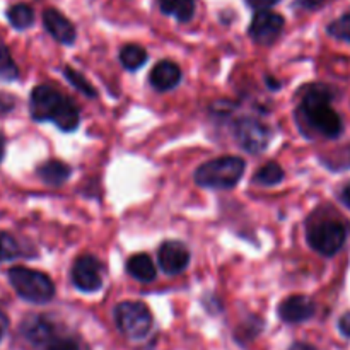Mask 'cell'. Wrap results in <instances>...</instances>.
Here are the masks:
<instances>
[{"label": "cell", "mask_w": 350, "mask_h": 350, "mask_svg": "<svg viewBox=\"0 0 350 350\" xmlns=\"http://www.w3.org/2000/svg\"><path fill=\"white\" fill-rule=\"evenodd\" d=\"M72 282L82 293H96L103 287V263L96 256L84 255L72 267Z\"/></svg>", "instance_id": "cell-8"}, {"label": "cell", "mask_w": 350, "mask_h": 350, "mask_svg": "<svg viewBox=\"0 0 350 350\" xmlns=\"http://www.w3.org/2000/svg\"><path fill=\"white\" fill-rule=\"evenodd\" d=\"M65 75H67V79L70 81V84L74 85L75 89H79V92L89 96V98H96V89L92 88L88 81H85L84 75H81L79 72H75L74 68H70V67L65 68Z\"/></svg>", "instance_id": "cell-24"}, {"label": "cell", "mask_w": 350, "mask_h": 350, "mask_svg": "<svg viewBox=\"0 0 350 350\" xmlns=\"http://www.w3.org/2000/svg\"><path fill=\"white\" fill-rule=\"evenodd\" d=\"M245 170V159L238 156H222L202 164L195 171V183L204 188L228 190L239 183Z\"/></svg>", "instance_id": "cell-3"}, {"label": "cell", "mask_w": 350, "mask_h": 350, "mask_svg": "<svg viewBox=\"0 0 350 350\" xmlns=\"http://www.w3.org/2000/svg\"><path fill=\"white\" fill-rule=\"evenodd\" d=\"M338 328H340L342 335H345V337H350V311H349V313H345L344 317L340 318V321H338Z\"/></svg>", "instance_id": "cell-26"}, {"label": "cell", "mask_w": 350, "mask_h": 350, "mask_svg": "<svg viewBox=\"0 0 350 350\" xmlns=\"http://www.w3.org/2000/svg\"><path fill=\"white\" fill-rule=\"evenodd\" d=\"M313 301L306 296H291L279 304V317L286 323H303L314 317Z\"/></svg>", "instance_id": "cell-11"}, {"label": "cell", "mask_w": 350, "mask_h": 350, "mask_svg": "<svg viewBox=\"0 0 350 350\" xmlns=\"http://www.w3.org/2000/svg\"><path fill=\"white\" fill-rule=\"evenodd\" d=\"M12 105H14L12 98H9V96H0V113L12 109Z\"/></svg>", "instance_id": "cell-28"}, {"label": "cell", "mask_w": 350, "mask_h": 350, "mask_svg": "<svg viewBox=\"0 0 350 350\" xmlns=\"http://www.w3.org/2000/svg\"><path fill=\"white\" fill-rule=\"evenodd\" d=\"M284 29V17L272 10H258L250 24V36L258 44H272Z\"/></svg>", "instance_id": "cell-9"}, {"label": "cell", "mask_w": 350, "mask_h": 350, "mask_svg": "<svg viewBox=\"0 0 350 350\" xmlns=\"http://www.w3.org/2000/svg\"><path fill=\"white\" fill-rule=\"evenodd\" d=\"M289 350H317V349L310 344H304V342H297V344H294Z\"/></svg>", "instance_id": "cell-30"}, {"label": "cell", "mask_w": 350, "mask_h": 350, "mask_svg": "<svg viewBox=\"0 0 350 350\" xmlns=\"http://www.w3.org/2000/svg\"><path fill=\"white\" fill-rule=\"evenodd\" d=\"M340 198H342V202H344V204L347 205V207L350 208V183H347V185H345V187H344V190H342Z\"/></svg>", "instance_id": "cell-29"}, {"label": "cell", "mask_w": 350, "mask_h": 350, "mask_svg": "<svg viewBox=\"0 0 350 350\" xmlns=\"http://www.w3.org/2000/svg\"><path fill=\"white\" fill-rule=\"evenodd\" d=\"M150 85L156 91L166 92L176 88L181 81V68L171 60H161L154 65L149 75Z\"/></svg>", "instance_id": "cell-13"}, {"label": "cell", "mask_w": 350, "mask_h": 350, "mask_svg": "<svg viewBox=\"0 0 350 350\" xmlns=\"http://www.w3.org/2000/svg\"><path fill=\"white\" fill-rule=\"evenodd\" d=\"M17 75H19V68H17L12 55H10L9 48L0 41V79L2 81H14V79H17Z\"/></svg>", "instance_id": "cell-21"}, {"label": "cell", "mask_w": 350, "mask_h": 350, "mask_svg": "<svg viewBox=\"0 0 350 350\" xmlns=\"http://www.w3.org/2000/svg\"><path fill=\"white\" fill-rule=\"evenodd\" d=\"M115 321L118 330L133 340L147 337L152 328V314L149 308L139 301H123L115 308Z\"/></svg>", "instance_id": "cell-5"}, {"label": "cell", "mask_w": 350, "mask_h": 350, "mask_svg": "<svg viewBox=\"0 0 350 350\" xmlns=\"http://www.w3.org/2000/svg\"><path fill=\"white\" fill-rule=\"evenodd\" d=\"M41 350H89L88 345L81 338L68 337V335H58L57 330L50 335Z\"/></svg>", "instance_id": "cell-18"}, {"label": "cell", "mask_w": 350, "mask_h": 350, "mask_svg": "<svg viewBox=\"0 0 350 350\" xmlns=\"http://www.w3.org/2000/svg\"><path fill=\"white\" fill-rule=\"evenodd\" d=\"M332 92L325 85H313L304 94L301 111L306 116L311 129L327 139H337L344 130L340 115L332 108Z\"/></svg>", "instance_id": "cell-2"}, {"label": "cell", "mask_w": 350, "mask_h": 350, "mask_svg": "<svg viewBox=\"0 0 350 350\" xmlns=\"http://www.w3.org/2000/svg\"><path fill=\"white\" fill-rule=\"evenodd\" d=\"M126 272H129L130 277L139 280V282L147 284L156 279L157 270L149 255H146V253H137V255H133L126 262Z\"/></svg>", "instance_id": "cell-14"}, {"label": "cell", "mask_w": 350, "mask_h": 350, "mask_svg": "<svg viewBox=\"0 0 350 350\" xmlns=\"http://www.w3.org/2000/svg\"><path fill=\"white\" fill-rule=\"evenodd\" d=\"M7 17H9V23L16 29H27L34 23L33 9L26 5V3H16V5L10 7L7 10Z\"/></svg>", "instance_id": "cell-19"}, {"label": "cell", "mask_w": 350, "mask_h": 350, "mask_svg": "<svg viewBox=\"0 0 350 350\" xmlns=\"http://www.w3.org/2000/svg\"><path fill=\"white\" fill-rule=\"evenodd\" d=\"M19 253L21 250L16 239L10 234H7V232H0V262L17 258Z\"/></svg>", "instance_id": "cell-22"}, {"label": "cell", "mask_w": 350, "mask_h": 350, "mask_svg": "<svg viewBox=\"0 0 350 350\" xmlns=\"http://www.w3.org/2000/svg\"><path fill=\"white\" fill-rule=\"evenodd\" d=\"M7 330H9V318H7V314L0 310V340L5 337Z\"/></svg>", "instance_id": "cell-27"}, {"label": "cell", "mask_w": 350, "mask_h": 350, "mask_svg": "<svg viewBox=\"0 0 350 350\" xmlns=\"http://www.w3.org/2000/svg\"><path fill=\"white\" fill-rule=\"evenodd\" d=\"M9 280L14 291L29 303L44 304L55 296V284L46 273L38 272V270L14 267L9 270Z\"/></svg>", "instance_id": "cell-4"}, {"label": "cell", "mask_w": 350, "mask_h": 350, "mask_svg": "<svg viewBox=\"0 0 350 350\" xmlns=\"http://www.w3.org/2000/svg\"><path fill=\"white\" fill-rule=\"evenodd\" d=\"M161 270L167 275H178L183 272L190 263V252L187 246L180 241H166L159 248L157 256Z\"/></svg>", "instance_id": "cell-10"}, {"label": "cell", "mask_w": 350, "mask_h": 350, "mask_svg": "<svg viewBox=\"0 0 350 350\" xmlns=\"http://www.w3.org/2000/svg\"><path fill=\"white\" fill-rule=\"evenodd\" d=\"M345 239H347L345 226L338 221H332V219L318 222L308 231L310 246L323 256L337 255L344 248Z\"/></svg>", "instance_id": "cell-6"}, {"label": "cell", "mask_w": 350, "mask_h": 350, "mask_svg": "<svg viewBox=\"0 0 350 350\" xmlns=\"http://www.w3.org/2000/svg\"><path fill=\"white\" fill-rule=\"evenodd\" d=\"M3 150H5L3 149V139L0 137V161H2V157H3Z\"/></svg>", "instance_id": "cell-32"}, {"label": "cell", "mask_w": 350, "mask_h": 350, "mask_svg": "<svg viewBox=\"0 0 350 350\" xmlns=\"http://www.w3.org/2000/svg\"><path fill=\"white\" fill-rule=\"evenodd\" d=\"M29 111L36 122H53L62 132H74L81 116L75 103L51 85H38L29 99Z\"/></svg>", "instance_id": "cell-1"}, {"label": "cell", "mask_w": 350, "mask_h": 350, "mask_svg": "<svg viewBox=\"0 0 350 350\" xmlns=\"http://www.w3.org/2000/svg\"><path fill=\"white\" fill-rule=\"evenodd\" d=\"M297 2L304 7H318L321 3V0H297Z\"/></svg>", "instance_id": "cell-31"}, {"label": "cell", "mask_w": 350, "mask_h": 350, "mask_svg": "<svg viewBox=\"0 0 350 350\" xmlns=\"http://www.w3.org/2000/svg\"><path fill=\"white\" fill-rule=\"evenodd\" d=\"M70 166L57 159L46 161V163H43L38 167V176L46 185H51V187H60V185H64L70 178Z\"/></svg>", "instance_id": "cell-15"}, {"label": "cell", "mask_w": 350, "mask_h": 350, "mask_svg": "<svg viewBox=\"0 0 350 350\" xmlns=\"http://www.w3.org/2000/svg\"><path fill=\"white\" fill-rule=\"evenodd\" d=\"M328 34L340 41H347L350 43V14L338 17L337 21L328 26Z\"/></svg>", "instance_id": "cell-23"}, {"label": "cell", "mask_w": 350, "mask_h": 350, "mask_svg": "<svg viewBox=\"0 0 350 350\" xmlns=\"http://www.w3.org/2000/svg\"><path fill=\"white\" fill-rule=\"evenodd\" d=\"M149 55H147L146 48L140 44H125L120 50V62L126 70H139L144 64L147 62Z\"/></svg>", "instance_id": "cell-17"}, {"label": "cell", "mask_w": 350, "mask_h": 350, "mask_svg": "<svg viewBox=\"0 0 350 350\" xmlns=\"http://www.w3.org/2000/svg\"><path fill=\"white\" fill-rule=\"evenodd\" d=\"M159 9L180 23H188L195 14V0H159Z\"/></svg>", "instance_id": "cell-16"}, {"label": "cell", "mask_w": 350, "mask_h": 350, "mask_svg": "<svg viewBox=\"0 0 350 350\" xmlns=\"http://www.w3.org/2000/svg\"><path fill=\"white\" fill-rule=\"evenodd\" d=\"M284 180V170L277 163H269L265 166H262L256 173L255 181L263 187H273V185H279Z\"/></svg>", "instance_id": "cell-20"}, {"label": "cell", "mask_w": 350, "mask_h": 350, "mask_svg": "<svg viewBox=\"0 0 350 350\" xmlns=\"http://www.w3.org/2000/svg\"><path fill=\"white\" fill-rule=\"evenodd\" d=\"M234 137L243 149L258 154L269 146L270 129L256 118H241L234 123Z\"/></svg>", "instance_id": "cell-7"}, {"label": "cell", "mask_w": 350, "mask_h": 350, "mask_svg": "<svg viewBox=\"0 0 350 350\" xmlns=\"http://www.w3.org/2000/svg\"><path fill=\"white\" fill-rule=\"evenodd\" d=\"M43 24L48 33L62 44H72L75 41V27L67 17L57 9H46L43 12Z\"/></svg>", "instance_id": "cell-12"}, {"label": "cell", "mask_w": 350, "mask_h": 350, "mask_svg": "<svg viewBox=\"0 0 350 350\" xmlns=\"http://www.w3.org/2000/svg\"><path fill=\"white\" fill-rule=\"evenodd\" d=\"M246 2H248V5L253 7V9L265 10L275 5V3L280 2V0H246Z\"/></svg>", "instance_id": "cell-25"}]
</instances>
